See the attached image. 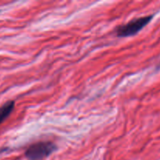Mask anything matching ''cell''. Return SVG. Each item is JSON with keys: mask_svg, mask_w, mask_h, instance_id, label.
<instances>
[{"mask_svg": "<svg viewBox=\"0 0 160 160\" xmlns=\"http://www.w3.org/2000/svg\"><path fill=\"white\" fill-rule=\"evenodd\" d=\"M15 106V102L9 101L5 103L1 108H0V124L5 121L6 118L9 117L13 112Z\"/></svg>", "mask_w": 160, "mask_h": 160, "instance_id": "3", "label": "cell"}, {"mask_svg": "<svg viewBox=\"0 0 160 160\" xmlns=\"http://www.w3.org/2000/svg\"><path fill=\"white\" fill-rule=\"evenodd\" d=\"M153 17L154 15L141 17L134 19L125 24L119 26L115 31L116 34L120 38H126L135 35L152 21Z\"/></svg>", "mask_w": 160, "mask_h": 160, "instance_id": "2", "label": "cell"}, {"mask_svg": "<svg viewBox=\"0 0 160 160\" xmlns=\"http://www.w3.org/2000/svg\"><path fill=\"white\" fill-rule=\"evenodd\" d=\"M57 147L51 142H39L30 145L24 152L28 160H42L54 152Z\"/></svg>", "mask_w": 160, "mask_h": 160, "instance_id": "1", "label": "cell"}]
</instances>
